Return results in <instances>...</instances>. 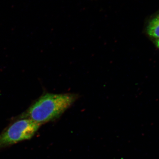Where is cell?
Masks as SVG:
<instances>
[{
  "instance_id": "cell-2",
  "label": "cell",
  "mask_w": 159,
  "mask_h": 159,
  "mask_svg": "<svg viewBox=\"0 0 159 159\" xmlns=\"http://www.w3.org/2000/svg\"><path fill=\"white\" fill-rule=\"evenodd\" d=\"M40 126L28 118L17 119L0 134V149L31 139Z\"/></svg>"
},
{
  "instance_id": "cell-4",
  "label": "cell",
  "mask_w": 159,
  "mask_h": 159,
  "mask_svg": "<svg viewBox=\"0 0 159 159\" xmlns=\"http://www.w3.org/2000/svg\"><path fill=\"white\" fill-rule=\"evenodd\" d=\"M156 43L157 47L159 48V38L157 39H156Z\"/></svg>"
},
{
  "instance_id": "cell-3",
  "label": "cell",
  "mask_w": 159,
  "mask_h": 159,
  "mask_svg": "<svg viewBox=\"0 0 159 159\" xmlns=\"http://www.w3.org/2000/svg\"><path fill=\"white\" fill-rule=\"evenodd\" d=\"M147 32L151 37L155 39L159 38V14L148 23L147 27Z\"/></svg>"
},
{
  "instance_id": "cell-1",
  "label": "cell",
  "mask_w": 159,
  "mask_h": 159,
  "mask_svg": "<svg viewBox=\"0 0 159 159\" xmlns=\"http://www.w3.org/2000/svg\"><path fill=\"white\" fill-rule=\"evenodd\" d=\"M78 98L74 93H46L32 103L19 117L28 118L41 125L57 119Z\"/></svg>"
}]
</instances>
